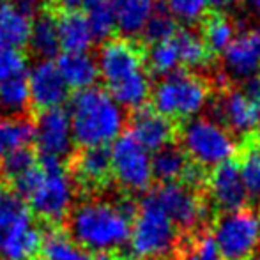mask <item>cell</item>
Listing matches in <instances>:
<instances>
[{
	"mask_svg": "<svg viewBox=\"0 0 260 260\" xmlns=\"http://www.w3.org/2000/svg\"><path fill=\"white\" fill-rule=\"evenodd\" d=\"M96 62L106 92L117 105L127 110L145 106L152 85L140 46L126 38L108 39L100 48Z\"/></svg>",
	"mask_w": 260,
	"mask_h": 260,
	"instance_id": "cell-1",
	"label": "cell"
},
{
	"mask_svg": "<svg viewBox=\"0 0 260 260\" xmlns=\"http://www.w3.org/2000/svg\"><path fill=\"white\" fill-rule=\"evenodd\" d=\"M13 184L16 195L43 221L60 223L71 214L76 184L62 159L39 156L38 167Z\"/></svg>",
	"mask_w": 260,
	"mask_h": 260,
	"instance_id": "cell-2",
	"label": "cell"
},
{
	"mask_svg": "<svg viewBox=\"0 0 260 260\" xmlns=\"http://www.w3.org/2000/svg\"><path fill=\"white\" fill-rule=\"evenodd\" d=\"M73 140L82 147H108L122 133L124 108L100 87L80 90L69 105Z\"/></svg>",
	"mask_w": 260,
	"mask_h": 260,
	"instance_id": "cell-3",
	"label": "cell"
},
{
	"mask_svg": "<svg viewBox=\"0 0 260 260\" xmlns=\"http://www.w3.org/2000/svg\"><path fill=\"white\" fill-rule=\"evenodd\" d=\"M69 236L87 251L110 253L126 246L131 237L133 221L103 200H87L68 216Z\"/></svg>",
	"mask_w": 260,
	"mask_h": 260,
	"instance_id": "cell-4",
	"label": "cell"
},
{
	"mask_svg": "<svg viewBox=\"0 0 260 260\" xmlns=\"http://www.w3.org/2000/svg\"><path fill=\"white\" fill-rule=\"evenodd\" d=\"M154 193L149 191L140 199L138 214L131 226L127 260H163L177 253L181 237Z\"/></svg>",
	"mask_w": 260,
	"mask_h": 260,
	"instance_id": "cell-5",
	"label": "cell"
},
{
	"mask_svg": "<svg viewBox=\"0 0 260 260\" xmlns=\"http://www.w3.org/2000/svg\"><path fill=\"white\" fill-rule=\"evenodd\" d=\"M43 232L27 204L16 191L0 186V258L34 260L39 257Z\"/></svg>",
	"mask_w": 260,
	"mask_h": 260,
	"instance_id": "cell-6",
	"label": "cell"
},
{
	"mask_svg": "<svg viewBox=\"0 0 260 260\" xmlns=\"http://www.w3.org/2000/svg\"><path fill=\"white\" fill-rule=\"evenodd\" d=\"M179 145L189 161L207 172L234 159L239 152L234 135L211 117H195L182 122L179 129Z\"/></svg>",
	"mask_w": 260,
	"mask_h": 260,
	"instance_id": "cell-7",
	"label": "cell"
},
{
	"mask_svg": "<svg viewBox=\"0 0 260 260\" xmlns=\"http://www.w3.org/2000/svg\"><path fill=\"white\" fill-rule=\"evenodd\" d=\"M152 108L170 120H191L209 103V83L189 71H175L161 78L151 94Z\"/></svg>",
	"mask_w": 260,
	"mask_h": 260,
	"instance_id": "cell-8",
	"label": "cell"
},
{
	"mask_svg": "<svg viewBox=\"0 0 260 260\" xmlns=\"http://www.w3.org/2000/svg\"><path fill=\"white\" fill-rule=\"evenodd\" d=\"M209 232L223 260H251L260 248V214L251 207L218 214Z\"/></svg>",
	"mask_w": 260,
	"mask_h": 260,
	"instance_id": "cell-9",
	"label": "cell"
},
{
	"mask_svg": "<svg viewBox=\"0 0 260 260\" xmlns=\"http://www.w3.org/2000/svg\"><path fill=\"white\" fill-rule=\"evenodd\" d=\"M151 191L182 236H195L207 230L204 226L211 225L214 218L206 195L200 189H193L182 182H170L157 184Z\"/></svg>",
	"mask_w": 260,
	"mask_h": 260,
	"instance_id": "cell-10",
	"label": "cell"
},
{
	"mask_svg": "<svg viewBox=\"0 0 260 260\" xmlns=\"http://www.w3.org/2000/svg\"><path fill=\"white\" fill-rule=\"evenodd\" d=\"M112 177L126 195L149 193L152 184L151 154L131 133H124L110 147Z\"/></svg>",
	"mask_w": 260,
	"mask_h": 260,
	"instance_id": "cell-11",
	"label": "cell"
},
{
	"mask_svg": "<svg viewBox=\"0 0 260 260\" xmlns=\"http://www.w3.org/2000/svg\"><path fill=\"white\" fill-rule=\"evenodd\" d=\"M204 195L214 216L250 207V197L241 179L239 163L236 157L209 170Z\"/></svg>",
	"mask_w": 260,
	"mask_h": 260,
	"instance_id": "cell-12",
	"label": "cell"
},
{
	"mask_svg": "<svg viewBox=\"0 0 260 260\" xmlns=\"http://www.w3.org/2000/svg\"><path fill=\"white\" fill-rule=\"evenodd\" d=\"M32 142L36 144L39 156H50L64 161L71 154L75 145L68 110L52 108L39 112L34 122Z\"/></svg>",
	"mask_w": 260,
	"mask_h": 260,
	"instance_id": "cell-13",
	"label": "cell"
},
{
	"mask_svg": "<svg viewBox=\"0 0 260 260\" xmlns=\"http://www.w3.org/2000/svg\"><path fill=\"white\" fill-rule=\"evenodd\" d=\"M212 117L226 131L248 138L257 127V103L243 89H229L212 103Z\"/></svg>",
	"mask_w": 260,
	"mask_h": 260,
	"instance_id": "cell-14",
	"label": "cell"
},
{
	"mask_svg": "<svg viewBox=\"0 0 260 260\" xmlns=\"http://www.w3.org/2000/svg\"><path fill=\"white\" fill-rule=\"evenodd\" d=\"M30 105L39 112L62 108L69 98V87L52 60H39L27 76Z\"/></svg>",
	"mask_w": 260,
	"mask_h": 260,
	"instance_id": "cell-15",
	"label": "cell"
},
{
	"mask_svg": "<svg viewBox=\"0 0 260 260\" xmlns=\"http://www.w3.org/2000/svg\"><path fill=\"white\" fill-rule=\"evenodd\" d=\"M147 152H157L174 144L177 127L170 119L157 113L152 106L135 110L129 119V131Z\"/></svg>",
	"mask_w": 260,
	"mask_h": 260,
	"instance_id": "cell-16",
	"label": "cell"
},
{
	"mask_svg": "<svg viewBox=\"0 0 260 260\" xmlns=\"http://www.w3.org/2000/svg\"><path fill=\"white\" fill-rule=\"evenodd\" d=\"M223 69L234 80L248 82L260 71V28L237 36L223 53Z\"/></svg>",
	"mask_w": 260,
	"mask_h": 260,
	"instance_id": "cell-17",
	"label": "cell"
},
{
	"mask_svg": "<svg viewBox=\"0 0 260 260\" xmlns=\"http://www.w3.org/2000/svg\"><path fill=\"white\" fill-rule=\"evenodd\" d=\"M75 181L87 191H100L112 181L110 147H83L73 159Z\"/></svg>",
	"mask_w": 260,
	"mask_h": 260,
	"instance_id": "cell-18",
	"label": "cell"
},
{
	"mask_svg": "<svg viewBox=\"0 0 260 260\" xmlns=\"http://www.w3.org/2000/svg\"><path fill=\"white\" fill-rule=\"evenodd\" d=\"M57 69L64 78L66 85L69 89H75L76 92L94 87L100 71H98L96 58L87 52H64L57 57Z\"/></svg>",
	"mask_w": 260,
	"mask_h": 260,
	"instance_id": "cell-19",
	"label": "cell"
},
{
	"mask_svg": "<svg viewBox=\"0 0 260 260\" xmlns=\"http://www.w3.org/2000/svg\"><path fill=\"white\" fill-rule=\"evenodd\" d=\"M58 39L64 52H87L94 43V34L87 14L82 11H66L57 16Z\"/></svg>",
	"mask_w": 260,
	"mask_h": 260,
	"instance_id": "cell-20",
	"label": "cell"
},
{
	"mask_svg": "<svg viewBox=\"0 0 260 260\" xmlns=\"http://www.w3.org/2000/svg\"><path fill=\"white\" fill-rule=\"evenodd\" d=\"M159 0H112L115 27L126 39L142 34Z\"/></svg>",
	"mask_w": 260,
	"mask_h": 260,
	"instance_id": "cell-21",
	"label": "cell"
},
{
	"mask_svg": "<svg viewBox=\"0 0 260 260\" xmlns=\"http://www.w3.org/2000/svg\"><path fill=\"white\" fill-rule=\"evenodd\" d=\"M32 18L21 13L11 0H0V46L20 50L28 45Z\"/></svg>",
	"mask_w": 260,
	"mask_h": 260,
	"instance_id": "cell-22",
	"label": "cell"
},
{
	"mask_svg": "<svg viewBox=\"0 0 260 260\" xmlns=\"http://www.w3.org/2000/svg\"><path fill=\"white\" fill-rule=\"evenodd\" d=\"M28 46L32 53L41 60H52L60 52V39H58L57 14L53 11H41L32 20Z\"/></svg>",
	"mask_w": 260,
	"mask_h": 260,
	"instance_id": "cell-23",
	"label": "cell"
},
{
	"mask_svg": "<svg viewBox=\"0 0 260 260\" xmlns=\"http://www.w3.org/2000/svg\"><path fill=\"white\" fill-rule=\"evenodd\" d=\"M191 161L182 151L181 145H167L165 149L154 152L151 156L152 179L159 184H170V182H182L191 168Z\"/></svg>",
	"mask_w": 260,
	"mask_h": 260,
	"instance_id": "cell-24",
	"label": "cell"
},
{
	"mask_svg": "<svg viewBox=\"0 0 260 260\" xmlns=\"http://www.w3.org/2000/svg\"><path fill=\"white\" fill-rule=\"evenodd\" d=\"M41 260H90L87 250H83L69 232L60 229H50L43 234L41 250H39Z\"/></svg>",
	"mask_w": 260,
	"mask_h": 260,
	"instance_id": "cell-25",
	"label": "cell"
},
{
	"mask_svg": "<svg viewBox=\"0 0 260 260\" xmlns=\"http://www.w3.org/2000/svg\"><path fill=\"white\" fill-rule=\"evenodd\" d=\"M34 137V124L25 117H0V161L11 152L28 147Z\"/></svg>",
	"mask_w": 260,
	"mask_h": 260,
	"instance_id": "cell-26",
	"label": "cell"
},
{
	"mask_svg": "<svg viewBox=\"0 0 260 260\" xmlns=\"http://www.w3.org/2000/svg\"><path fill=\"white\" fill-rule=\"evenodd\" d=\"M174 41H175V46H177L181 66L195 69V68H202V66H206L209 62L211 52L207 50L202 36L197 34L195 30L181 28V30L175 32Z\"/></svg>",
	"mask_w": 260,
	"mask_h": 260,
	"instance_id": "cell-27",
	"label": "cell"
},
{
	"mask_svg": "<svg viewBox=\"0 0 260 260\" xmlns=\"http://www.w3.org/2000/svg\"><path fill=\"white\" fill-rule=\"evenodd\" d=\"M30 105L27 76H14L0 83V110L9 113V117H21V113Z\"/></svg>",
	"mask_w": 260,
	"mask_h": 260,
	"instance_id": "cell-28",
	"label": "cell"
},
{
	"mask_svg": "<svg viewBox=\"0 0 260 260\" xmlns=\"http://www.w3.org/2000/svg\"><path fill=\"white\" fill-rule=\"evenodd\" d=\"M200 36H202L209 52L221 55L226 52V48L237 38L234 23L223 14H214V16L207 18L204 21V30Z\"/></svg>",
	"mask_w": 260,
	"mask_h": 260,
	"instance_id": "cell-29",
	"label": "cell"
},
{
	"mask_svg": "<svg viewBox=\"0 0 260 260\" xmlns=\"http://www.w3.org/2000/svg\"><path fill=\"white\" fill-rule=\"evenodd\" d=\"M236 159L239 163L241 179L250 197V202H257L260 206V152L244 142Z\"/></svg>",
	"mask_w": 260,
	"mask_h": 260,
	"instance_id": "cell-30",
	"label": "cell"
},
{
	"mask_svg": "<svg viewBox=\"0 0 260 260\" xmlns=\"http://www.w3.org/2000/svg\"><path fill=\"white\" fill-rule=\"evenodd\" d=\"M145 66L152 73L161 76L181 71V58H179V52L174 38L151 45L149 52L145 53Z\"/></svg>",
	"mask_w": 260,
	"mask_h": 260,
	"instance_id": "cell-31",
	"label": "cell"
},
{
	"mask_svg": "<svg viewBox=\"0 0 260 260\" xmlns=\"http://www.w3.org/2000/svg\"><path fill=\"white\" fill-rule=\"evenodd\" d=\"M177 30H179L177 20L172 16L170 11L165 6H157V9L149 18V21L145 23L140 36L149 45H156V43L167 41V39L174 38Z\"/></svg>",
	"mask_w": 260,
	"mask_h": 260,
	"instance_id": "cell-32",
	"label": "cell"
},
{
	"mask_svg": "<svg viewBox=\"0 0 260 260\" xmlns=\"http://www.w3.org/2000/svg\"><path fill=\"white\" fill-rule=\"evenodd\" d=\"M36 167H38V159L34 151H30L28 147H21L0 161V175L6 181L14 182Z\"/></svg>",
	"mask_w": 260,
	"mask_h": 260,
	"instance_id": "cell-33",
	"label": "cell"
},
{
	"mask_svg": "<svg viewBox=\"0 0 260 260\" xmlns=\"http://www.w3.org/2000/svg\"><path fill=\"white\" fill-rule=\"evenodd\" d=\"M89 13H87V20L92 28L94 39H106L112 36V32L115 30V14H113L112 0L110 2H100L92 4V6L87 7Z\"/></svg>",
	"mask_w": 260,
	"mask_h": 260,
	"instance_id": "cell-34",
	"label": "cell"
},
{
	"mask_svg": "<svg viewBox=\"0 0 260 260\" xmlns=\"http://www.w3.org/2000/svg\"><path fill=\"white\" fill-rule=\"evenodd\" d=\"M165 7L179 21L195 23L202 20L209 7V0H165Z\"/></svg>",
	"mask_w": 260,
	"mask_h": 260,
	"instance_id": "cell-35",
	"label": "cell"
},
{
	"mask_svg": "<svg viewBox=\"0 0 260 260\" xmlns=\"http://www.w3.org/2000/svg\"><path fill=\"white\" fill-rule=\"evenodd\" d=\"M25 69H27V58L21 50L0 46V83L14 76L25 75Z\"/></svg>",
	"mask_w": 260,
	"mask_h": 260,
	"instance_id": "cell-36",
	"label": "cell"
},
{
	"mask_svg": "<svg viewBox=\"0 0 260 260\" xmlns=\"http://www.w3.org/2000/svg\"><path fill=\"white\" fill-rule=\"evenodd\" d=\"M55 6L58 9H62V13H66V11H80L82 7L89 6V0H55Z\"/></svg>",
	"mask_w": 260,
	"mask_h": 260,
	"instance_id": "cell-37",
	"label": "cell"
},
{
	"mask_svg": "<svg viewBox=\"0 0 260 260\" xmlns=\"http://www.w3.org/2000/svg\"><path fill=\"white\" fill-rule=\"evenodd\" d=\"M177 255H179V260H197V257L193 255V251L189 250L188 241H186L184 237H181V244H179Z\"/></svg>",
	"mask_w": 260,
	"mask_h": 260,
	"instance_id": "cell-38",
	"label": "cell"
},
{
	"mask_svg": "<svg viewBox=\"0 0 260 260\" xmlns=\"http://www.w3.org/2000/svg\"><path fill=\"white\" fill-rule=\"evenodd\" d=\"M232 4H234V0H209V7H212V9L218 11V13L229 9Z\"/></svg>",
	"mask_w": 260,
	"mask_h": 260,
	"instance_id": "cell-39",
	"label": "cell"
},
{
	"mask_svg": "<svg viewBox=\"0 0 260 260\" xmlns=\"http://www.w3.org/2000/svg\"><path fill=\"white\" fill-rule=\"evenodd\" d=\"M90 260H122V257L117 255V251H110V253H96Z\"/></svg>",
	"mask_w": 260,
	"mask_h": 260,
	"instance_id": "cell-40",
	"label": "cell"
},
{
	"mask_svg": "<svg viewBox=\"0 0 260 260\" xmlns=\"http://www.w3.org/2000/svg\"><path fill=\"white\" fill-rule=\"evenodd\" d=\"M246 144H250L251 147L255 149V151H258L260 152V133H257V135H251V137H248L246 138Z\"/></svg>",
	"mask_w": 260,
	"mask_h": 260,
	"instance_id": "cell-41",
	"label": "cell"
},
{
	"mask_svg": "<svg viewBox=\"0 0 260 260\" xmlns=\"http://www.w3.org/2000/svg\"><path fill=\"white\" fill-rule=\"evenodd\" d=\"M246 4L255 11V13L260 14V0H246Z\"/></svg>",
	"mask_w": 260,
	"mask_h": 260,
	"instance_id": "cell-42",
	"label": "cell"
},
{
	"mask_svg": "<svg viewBox=\"0 0 260 260\" xmlns=\"http://www.w3.org/2000/svg\"><path fill=\"white\" fill-rule=\"evenodd\" d=\"M257 126H260V100L257 101Z\"/></svg>",
	"mask_w": 260,
	"mask_h": 260,
	"instance_id": "cell-43",
	"label": "cell"
},
{
	"mask_svg": "<svg viewBox=\"0 0 260 260\" xmlns=\"http://www.w3.org/2000/svg\"><path fill=\"white\" fill-rule=\"evenodd\" d=\"M100 2H110V0H89V6H92V4H100Z\"/></svg>",
	"mask_w": 260,
	"mask_h": 260,
	"instance_id": "cell-44",
	"label": "cell"
},
{
	"mask_svg": "<svg viewBox=\"0 0 260 260\" xmlns=\"http://www.w3.org/2000/svg\"><path fill=\"white\" fill-rule=\"evenodd\" d=\"M122 260H127V258H126V257H122Z\"/></svg>",
	"mask_w": 260,
	"mask_h": 260,
	"instance_id": "cell-45",
	"label": "cell"
},
{
	"mask_svg": "<svg viewBox=\"0 0 260 260\" xmlns=\"http://www.w3.org/2000/svg\"><path fill=\"white\" fill-rule=\"evenodd\" d=\"M258 214H260V209H258Z\"/></svg>",
	"mask_w": 260,
	"mask_h": 260,
	"instance_id": "cell-46",
	"label": "cell"
},
{
	"mask_svg": "<svg viewBox=\"0 0 260 260\" xmlns=\"http://www.w3.org/2000/svg\"><path fill=\"white\" fill-rule=\"evenodd\" d=\"M258 80H260V76H258Z\"/></svg>",
	"mask_w": 260,
	"mask_h": 260,
	"instance_id": "cell-47",
	"label": "cell"
}]
</instances>
